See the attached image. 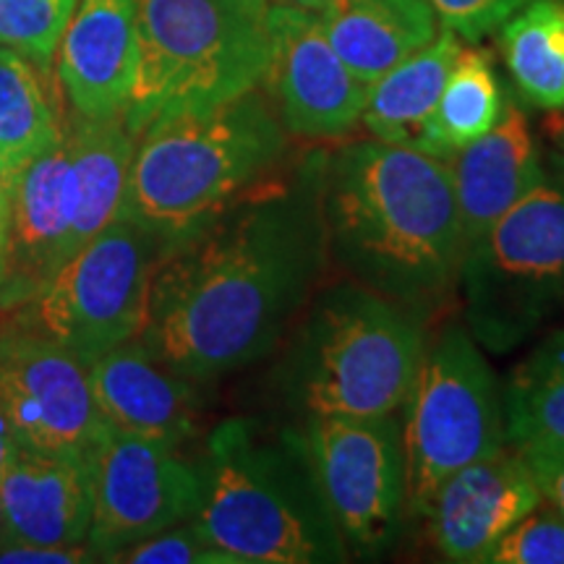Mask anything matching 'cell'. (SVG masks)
<instances>
[{"mask_svg":"<svg viewBox=\"0 0 564 564\" xmlns=\"http://www.w3.org/2000/svg\"><path fill=\"white\" fill-rule=\"evenodd\" d=\"M319 21L329 45L364 84L411 58L440 32L429 0H329Z\"/></svg>","mask_w":564,"mask_h":564,"instance_id":"cell-20","label":"cell"},{"mask_svg":"<svg viewBox=\"0 0 564 564\" xmlns=\"http://www.w3.org/2000/svg\"><path fill=\"white\" fill-rule=\"evenodd\" d=\"M301 440L348 554H384L398 541L405 512L398 415H306Z\"/></svg>","mask_w":564,"mask_h":564,"instance_id":"cell-10","label":"cell"},{"mask_svg":"<svg viewBox=\"0 0 564 564\" xmlns=\"http://www.w3.org/2000/svg\"><path fill=\"white\" fill-rule=\"evenodd\" d=\"M539 505L544 497L525 455L502 447L455 470L436 489L426 518L444 560L484 564L499 539Z\"/></svg>","mask_w":564,"mask_h":564,"instance_id":"cell-14","label":"cell"},{"mask_svg":"<svg viewBox=\"0 0 564 564\" xmlns=\"http://www.w3.org/2000/svg\"><path fill=\"white\" fill-rule=\"evenodd\" d=\"M423 345L421 314L358 282L335 285L295 329L280 387L303 415H390L411 392Z\"/></svg>","mask_w":564,"mask_h":564,"instance_id":"cell-5","label":"cell"},{"mask_svg":"<svg viewBox=\"0 0 564 564\" xmlns=\"http://www.w3.org/2000/svg\"><path fill=\"white\" fill-rule=\"evenodd\" d=\"M3 249H0V306L32 303L66 264L70 225V160L66 133L9 183Z\"/></svg>","mask_w":564,"mask_h":564,"instance_id":"cell-15","label":"cell"},{"mask_svg":"<svg viewBox=\"0 0 564 564\" xmlns=\"http://www.w3.org/2000/svg\"><path fill=\"white\" fill-rule=\"evenodd\" d=\"M116 562L131 564H236L228 554L204 539L194 520L178 523L167 531L139 541L118 556Z\"/></svg>","mask_w":564,"mask_h":564,"instance_id":"cell-29","label":"cell"},{"mask_svg":"<svg viewBox=\"0 0 564 564\" xmlns=\"http://www.w3.org/2000/svg\"><path fill=\"white\" fill-rule=\"evenodd\" d=\"M137 63V0H79L58 45V79L76 116H123Z\"/></svg>","mask_w":564,"mask_h":564,"instance_id":"cell-18","label":"cell"},{"mask_svg":"<svg viewBox=\"0 0 564 564\" xmlns=\"http://www.w3.org/2000/svg\"><path fill=\"white\" fill-rule=\"evenodd\" d=\"M70 160V225L66 262L121 215L137 137L123 116H74L66 129Z\"/></svg>","mask_w":564,"mask_h":564,"instance_id":"cell-21","label":"cell"},{"mask_svg":"<svg viewBox=\"0 0 564 564\" xmlns=\"http://www.w3.org/2000/svg\"><path fill=\"white\" fill-rule=\"evenodd\" d=\"M91 491L84 546L91 560L116 562L139 541L192 520L202 481L167 444L108 426L91 447Z\"/></svg>","mask_w":564,"mask_h":564,"instance_id":"cell-11","label":"cell"},{"mask_svg":"<svg viewBox=\"0 0 564 564\" xmlns=\"http://www.w3.org/2000/svg\"><path fill=\"white\" fill-rule=\"evenodd\" d=\"M507 70L528 102L564 110V0H531L499 26Z\"/></svg>","mask_w":564,"mask_h":564,"instance_id":"cell-24","label":"cell"},{"mask_svg":"<svg viewBox=\"0 0 564 564\" xmlns=\"http://www.w3.org/2000/svg\"><path fill=\"white\" fill-rule=\"evenodd\" d=\"M525 460L531 465L544 502L564 518V453L525 455Z\"/></svg>","mask_w":564,"mask_h":564,"instance_id":"cell-32","label":"cell"},{"mask_svg":"<svg viewBox=\"0 0 564 564\" xmlns=\"http://www.w3.org/2000/svg\"><path fill=\"white\" fill-rule=\"evenodd\" d=\"M403 405L405 510L426 514L455 470L507 444L502 390L465 324H447L423 345Z\"/></svg>","mask_w":564,"mask_h":564,"instance_id":"cell-8","label":"cell"},{"mask_svg":"<svg viewBox=\"0 0 564 564\" xmlns=\"http://www.w3.org/2000/svg\"><path fill=\"white\" fill-rule=\"evenodd\" d=\"M434 6L442 26L453 30L460 40L478 42L497 32L512 13H518L531 0H429Z\"/></svg>","mask_w":564,"mask_h":564,"instance_id":"cell-30","label":"cell"},{"mask_svg":"<svg viewBox=\"0 0 564 564\" xmlns=\"http://www.w3.org/2000/svg\"><path fill=\"white\" fill-rule=\"evenodd\" d=\"M460 51L463 40L444 26L426 47L369 84L361 112L366 131L384 144L423 152L429 118Z\"/></svg>","mask_w":564,"mask_h":564,"instance_id":"cell-22","label":"cell"},{"mask_svg":"<svg viewBox=\"0 0 564 564\" xmlns=\"http://www.w3.org/2000/svg\"><path fill=\"white\" fill-rule=\"evenodd\" d=\"M447 165L460 212L465 251L535 183L544 181L531 123L512 102L505 105L491 131L457 150Z\"/></svg>","mask_w":564,"mask_h":564,"instance_id":"cell-19","label":"cell"},{"mask_svg":"<svg viewBox=\"0 0 564 564\" xmlns=\"http://www.w3.org/2000/svg\"><path fill=\"white\" fill-rule=\"evenodd\" d=\"M0 415L42 453H91L108 429L87 364L42 333H0Z\"/></svg>","mask_w":564,"mask_h":564,"instance_id":"cell-12","label":"cell"},{"mask_svg":"<svg viewBox=\"0 0 564 564\" xmlns=\"http://www.w3.org/2000/svg\"><path fill=\"white\" fill-rule=\"evenodd\" d=\"M13 440H17V436H13L9 421H6L3 415H0V470H3L6 457H9V453H11Z\"/></svg>","mask_w":564,"mask_h":564,"instance_id":"cell-33","label":"cell"},{"mask_svg":"<svg viewBox=\"0 0 564 564\" xmlns=\"http://www.w3.org/2000/svg\"><path fill=\"white\" fill-rule=\"evenodd\" d=\"M270 87L285 131L299 139H340L361 121L369 84L345 66L319 13L270 6Z\"/></svg>","mask_w":564,"mask_h":564,"instance_id":"cell-13","label":"cell"},{"mask_svg":"<svg viewBox=\"0 0 564 564\" xmlns=\"http://www.w3.org/2000/svg\"><path fill=\"white\" fill-rule=\"evenodd\" d=\"M160 251L158 238L118 215L32 301L42 335L66 345L84 364L139 337Z\"/></svg>","mask_w":564,"mask_h":564,"instance_id":"cell-9","label":"cell"},{"mask_svg":"<svg viewBox=\"0 0 564 564\" xmlns=\"http://www.w3.org/2000/svg\"><path fill=\"white\" fill-rule=\"evenodd\" d=\"M285 152V126L257 89L217 108L162 118L137 137L121 215L165 249L262 183Z\"/></svg>","mask_w":564,"mask_h":564,"instance_id":"cell-4","label":"cell"},{"mask_svg":"<svg viewBox=\"0 0 564 564\" xmlns=\"http://www.w3.org/2000/svg\"><path fill=\"white\" fill-rule=\"evenodd\" d=\"M324 162L312 152L291 178L253 186L154 264L137 340L194 384L274 350L312 299L327 262Z\"/></svg>","mask_w":564,"mask_h":564,"instance_id":"cell-1","label":"cell"},{"mask_svg":"<svg viewBox=\"0 0 564 564\" xmlns=\"http://www.w3.org/2000/svg\"><path fill=\"white\" fill-rule=\"evenodd\" d=\"M6 539V525H3V510H0V541Z\"/></svg>","mask_w":564,"mask_h":564,"instance_id":"cell-36","label":"cell"},{"mask_svg":"<svg viewBox=\"0 0 564 564\" xmlns=\"http://www.w3.org/2000/svg\"><path fill=\"white\" fill-rule=\"evenodd\" d=\"M97 411L110 429L178 447L199 432L192 379L167 369L137 337L87 364Z\"/></svg>","mask_w":564,"mask_h":564,"instance_id":"cell-17","label":"cell"},{"mask_svg":"<svg viewBox=\"0 0 564 564\" xmlns=\"http://www.w3.org/2000/svg\"><path fill=\"white\" fill-rule=\"evenodd\" d=\"M465 327L481 348L525 343L564 303V183L541 181L465 251Z\"/></svg>","mask_w":564,"mask_h":564,"instance_id":"cell-7","label":"cell"},{"mask_svg":"<svg viewBox=\"0 0 564 564\" xmlns=\"http://www.w3.org/2000/svg\"><path fill=\"white\" fill-rule=\"evenodd\" d=\"M87 546H37L21 541H0V564H74L89 562Z\"/></svg>","mask_w":564,"mask_h":564,"instance_id":"cell-31","label":"cell"},{"mask_svg":"<svg viewBox=\"0 0 564 564\" xmlns=\"http://www.w3.org/2000/svg\"><path fill=\"white\" fill-rule=\"evenodd\" d=\"M507 444L523 455L564 453V329L514 366L502 390Z\"/></svg>","mask_w":564,"mask_h":564,"instance_id":"cell-23","label":"cell"},{"mask_svg":"<svg viewBox=\"0 0 564 564\" xmlns=\"http://www.w3.org/2000/svg\"><path fill=\"white\" fill-rule=\"evenodd\" d=\"M278 6H293V9H303V11H314L319 13L329 0H274Z\"/></svg>","mask_w":564,"mask_h":564,"instance_id":"cell-34","label":"cell"},{"mask_svg":"<svg viewBox=\"0 0 564 564\" xmlns=\"http://www.w3.org/2000/svg\"><path fill=\"white\" fill-rule=\"evenodd\" d=\"M137 42L123 110L133 137L257 89L270 68V0H137Z\"/></svg>","mask_w":564,"mask_h":564,"instance_id":"cell-6","label":"cell"},{"mask_svg":"<svg viewBox=\"0 0 564 564\" xmlns=\"http://www.w3.org/2000/svg\"><path fill=\"white\" fill-rule=\"evenodd\" d=\"M79 0H0V45L51 68Z\"/></svg>","mask_w":564,"mask_h":564,"instance_id":"cell-27","label":"cell"},{"mask_svg":"<svg viewBox=\"0 0 564 564\" xmlns=\"http://www.w3.org/2000/svg\"><path fill=\"white\" fill-rule=\"evenodd\" d=\"M194 523L236 564H333L348 560L316 486L301 432L267 434L246 419L212 429Z\"/></svg>","mask_w":564,"mask_h":564,"instance_id":"cell-3","label":"cell"},{"mask_svg":"<svg viewBox=\"0 0 564 564\" xmlns=\"http://www.w3.org/2000/svg\"><path fill=\"white\" fill-rule=\"evenodd\" d=\"M6 207H9V192H6V181L0 175V249H3V230H6Z\"/></svg>","mask_w":564,"mask_h":564,"instance_id":"cell-35","label":"cell"},{"mask_svg":"<svg viewBox=\"0 0 564 564\" xmlns=\"http://www.w3.org/2000/svg\"><path fill=\"white\" fill-rule=\"evenodd\" d=\"M502 110V89L491 58L484 51L463 47L429 118L423 152L449 160L465 144L491 131Z\"/></svg>","mask_w":564,"mask_h":564,"instance_id":"cell-26","label":"cell"},{"mask_svg":"<svg viewBox=\"0 0 564 564\" xmlns=\"http://www.w3.org/2000/svg\"><path fill=\"white\" fill-rule=\"evenodd\" d=\"M486 564H564V518L539 505L499 539Z\"/></svg>","mask_w":564,"mask_h":564,"instance_id":"cell-28","label":"cell"},{"mask_svg":"<svg viewBox=\"0 0 564 564\" xmlns=\"http://www.w3.org/2000/svg\"><path fill=\"white\" fill-rule=\"evenodd\" d=\"M91 453H42L13 440L0 470L6 539L84 546L91 525Z\"/></svg>","mask_w":564,"mask_h":564,"instance_id":"cell-16","label":"cell"},{"mask_svg":"<svg viewBox=\"0 0 564 564\" xmlns=\"http://www.w3.org/2000/svg\"><path fill=\"white\" fill-rule=\"evenodd\" d=\"M63 133L34 63L0 45V175L6 188L34 158L53 150Z\"/></svg>","mask_w":564,"mask_h":564,"instance_id":"cell-25","label":"cell"},{"mask_svg":"<svg viewBox=\"0 0 564 564\" xmlns=\"http://www.w3.org/2000/svg\"><path fill=\"white\" fill-rule=\"evenodd\" d=\"M327 259L358 285L421 314L453 293L465 238L447 160L356 141L324 162Z\"/></svg>","mask_w":564,"mask_h":564,"instance_id":"cell-2","label":"cell"}]
</instances>
